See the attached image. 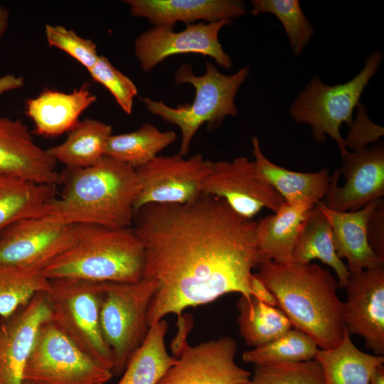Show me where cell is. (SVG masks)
<instances>
[{
  "label": "cell",
  "instance_id": "cell-1",
  "mask_svg": "<svg viewBox=\"0 0 384 384\" xmlns=\"http://www.w3.org/2000/svg\"><path fill=\"white\" fill-rule=\"evenodd\" d=\"M256 223L205 194L184 204L151 203L136 211L132 228L144 247L143 278L155 284L149 326L229 293L250 297L252 271L265 261Z\"/></svg>",
  "mask_w": 384,
  "mask_h": 384
},
{
  "label": "cell",
  "instance_id": "cell-2",
  "mask_svg": "<svg viewBox=\"0 0 384 384\" xmlns=\"http://www.w3.org/2000/svg\"><path fill=\"white\" fill-rule=\"evenodd\" d=\"M255 273L274 294L277 307L293 328L309 336L320 349L341 341L346 331L338 280L316 263L280 264L265 260Z\"/></svg>",
  "mask_w": 384,
  "mask_h": 384
},
{
  "label": "cell",
  "instance_id": "cell-3",
  "mask_svg": "<svg viewBox=\"0 0 384 384\" xmlns=\"http://www.w3.org/2000/svg\"><path fill=\"white\" fill-rule=\"evenodd\" d=\"M60 198L47 206L46 215L65 223L131 228L139 186L131 166L108 156L83 169H66Z\"/></svg>",
  "mask_w": 384,
  "mask_h": 384
},
{
  "label": "cell",
  "instance_id": "cell-4",
  "mask_svg": "<svg viewBox=\"0 0 384 384\" xmlns=\"http://www.w3.org/2000/svg\"><path fill=\"white\" fill-rule=\"evenodd\" d=\"M73 245L43 270L48 279L135 282L143 278L145 251L133 228L75 224Z\"/></svg>",
  "mask_w": 384,
  "mask_h": 384
},
{
  "label": "cell",
  "instance_id": "cell-5",
  "mask_svg": "<svg viewBox=\"0 0 384 384\" xmlns=\"http://www.w3.org/2000/svg\"><path fill=\"white\" fill-rule=\"evenodd\" d=\"M206 69L203 75L197 76L189 64H183L175 73L176 84L188 83L194 87L196 94L191 104L178 105L174 108L162 101L141 98L150 113L180 129L182 138L178 154L184 157L202 124L206 123L208 129H215L228 116L238 115L235 97L250 73L246 65L232 75H225L209 61L206 63Z\"/></svg>",
  "mask_w": 384,
  "mask_h": 384
},
{
  "label": "cell",
  "instance_id": "cell-6",
  "mask_svg": "<svg viewBox=\"0 0 384 384\" xmlns=\"http://www.w3.org/2000/svg\"><path fill=\"white\" fill-rule=\"evenodd\" d=\"M383 59L380 51L372 52L359 73L343 84L328 85L319 76L311 78L289 107L292 118L299 124L310 125L318 142L330 137L337 143L341 156L343 155L348 150L340 133L341 125L346 123L350 127L353 122V112Z\"/></svg>",
  "mask_w": 384,
  "mask_h": 384
},
{
  "label": "cell",
  "instance_id": "cell-7",
  "mask_svg": "<svg viewBox=\"0 0 384 384\" xmlns=\"http://www.w3.org/2000/svg\"><path fill=\"white\" fill-rule=\"evenodd\" d=\"M50 282L46 296L50 321L83 352L112 372L114 358L100 321L104 282L75 278H57Z\"/></svg>",
  "mask_w": 384,
  "mask_h": 384
},
{
  "label": "cell",
  "instance_id": "cell-8",
  "mask_svg": "<svg viewBox=\"0 0 384 384\" xmlns=\"http://www.w3.org/2000/svg\"><path fill=\"white\" fill-rule=\"evenodd\" d=\"M154 291V283L145 278L135 282H104L100 321L114 358L112 375L123 373L148 333V310Z\"/></svg>",
  "mask_w": 384,
  "mask_h": 384
},
{
  "label": "cell",
  "instance_id": "cell-9",
  "mask_svg": "<svg viewBox=\"0 0 384 384\" xmlns=\"http://www.w3.org/2000/svg\"><path fill=\"white\" fill-rule=\"evenodd\" d=\"M112 376L50 320L37 333L23 380L33 384H106Z\"/></svg>",
  "mask_w": 384,
  "mask_h": 384
},
{
  "label": "cell",
  "instance_id": "cell-10",
  "mask_svg": "<svg viewBox=\"0 0 384 384\" xmlns=\"http://www.w3.org/2000/svg\"><path fill=\"white\" fill-rule=\"evenodd\" d=\"M213 161L201 154L185 158L180 154L157 156L136 171L139 193L134 213L151 203L184 204L202 195L203 181Z\"/></svg>",
  "mask_w": 384,
  "mask_h": 384
},
{
  "label": "cell",
  "instance_id": "cell-11",
  "mask_svg": "<svg viewBox=\"0 0 384 384\" xmlns=\"http://www.w3.org/2000/svg\"><path fill=\"white\" fill-rule=\"evenodd\" d=\"M230 23L231 19L226 18L208 23L188 24L180 31H174L171 26H154L135 39L134 52L139 66L148 73L168 57L194 53L209 56L220 67L229 69L233 62L223 50L218 33Z\"/></svg>",
  "mask_w": 384,
  "mask_h": 384
},
{
  "label": "cell",
  "instance_id": "cell-12",
  "mask_svg": "<svg viewBox=\"0 0 384 384\" xmlns=\"http://www.w3.org/2000/svg\"><path fill=\"white\" fill-rule=\"evenodd\" d=\"M202 194L224 200L238 215L253 219L263 208L276 213L285 202L245 156L213 161Z\"/></svg>",
  "mask_w": 384,
  "mask_h": 384
},
{
  "label": "cell",
  "instance_id": "cell-13",
  "mask_svg": "<svg viewBox=\"0 0 384 384\" xmlns=\"http://www.w3.org/2000/svg\"><path fill=\"white\" fill-rule=\"evenodd\" d=\"M75 225L44 215L18 220L0 233V264L43 268L75 241Z\"/></svg>",
  "mask_w": 384,
  "mask_h": 384
},
{
  "label": "cell",
  "instance_id": "cell-14",
  "mask_svg": "<svg viewBox=\"0 0 384 384\" xmlns=\"http://www.w3.org/2000/svg\"><path fill=\"white\" fill-rule=\"evenodd\" d=\"M342 166L331 175L324 204L337 211H353L384 196V145L381 142L341 156Z\"/></svg>",
  "mask_w": 384,
  "mask_h": 384
},
{
  "label": "cell",
  "instance_id": "cell-15",
  "mask_svg": "<svg viewBox=\"0 0 384 384\" xmlns=\"http://www.w3.org/2000/svg\"><path fill=\"white\" fill-rule=\"evenodd\" d=\"M236 353L228 336L187 344L157 384H250L252 374L236 363Z\"/></svg>",
  "mask_w": 384,
  "mask_h": 384
},
{
  "label": "cell",
  "instance_id": "cell-16",
  "mask_svg": "<svg viewBox=\"0 0 384 384\" xmlns=\"http://www.w3.org/2000/svg\"><path fill=\"white\" fill-rule=\"evenodd\" d=\"M346 331L361 336L373 354H384V265L350 273L344 287Z\"/></svg>",
  "mask_w": 384,
  "mask_h": 384
},
{
  "label": "cell",
  "instance_id": "cell-17",
  "mask_svg": "<svg viewBox=\"0 0 384 384\" xmlns=\"http://www.w3.org/2000/svg\"><path fill=\"white\" fill-rule=\"evenodd\" d=\"M50 320L46 292L7 318L0 317V384H23L26 364L40 327Z\"/></svg>",
  "mask_w": 384,
  "mask_h": 384
},
{
  "label": "cell",
  "instance_id": "cell-18",
  "mask_svg": "<svg viewBox=\"0 0 384 384\" xmlns=\"http://www.w3.org/2000/svg\"><path fill=\"white\" fill-rule=\"evenodd\" d=\"M56 163L21 119L0 117V174L56 186L62 183Z\"/></svg>",
  "mask_w": 384,
  "mask_h": 384
},
{
  "label": "cell",
  "instance_id": "cell-19",
  "mask_svg": "<svg viewBox=\"0 0 384 384\" xmlns=\"http://www.w3.org/2000/svg\"><path fill=\"white\" fill-rule=\"evenodd\" d=\"M134 17L146 18L154 26H174L178 21L186 25L196 21L215 22L245 14L240 0H125Z\"/></svg>",
  "mask_w": 384,
  "mask_h": 384
},
{
  "label": "cell",
  "instance_id": "cell-20",
  "mask_svg": "<svg viewBox=\"0 0 384 384\" xmlns=\"http://www.w3.org/2000/svg\"><path fill=\"white\" fill-rule=\"evenodd\" d=\"M383 200L353 211L334 210L322 201L316 204L329 221L336 253L341 260H346L350 273L384 265V259L371 249L366 235L368 217Z\"/></svg>",
  "mask_w": 384,
  "mask_h": 384
},
{
  "label": "cell",
  "instance_id": "cell-21",
  "mask_svg": "<svg viewBox=\"0 0 384 384\" xmlns=\"http://www.w3.org/2000/svg\"><path fill=\"white\" fill-rule=\"evenodd\" d=\"M96 99L86 84L69 93L46 89L26 100V114L33 121L37 134L57 137L68 132Z\"/></svg>",
  "mask_w": 384,
  "mask_h": 384
},
{
  "label": "cell",
  "instance_id": "cell-22",
  "mask_svg": "<svg viewBox=\"0 0 384 384\" xmlns=\"http://www.w3.org/2000/svg\"><path fill=\"white\" fill-rule=\"evenodd\" d=\"M252 145L257 169L285 202L315 206L325 198L331 178L327 169L312 173L291 171L276 165L264 155L257 137H252Z\"/></svg>",
  "mask_w": 384,
  "mask_h": 384
},
{
  "label": "cell",
  "instance_id": "cell-23",
  "mask_svg": "<svg viewBox=\"0 0 384 384\" xmlns=\"http://www.w3.org/2000/svg\"><path fill=\"white\" fill-rule=\"evenodd\" d=\"M314 206L305 202H284L278 211L257 220L256 238L265 260L280 264L292 262V252L299 229Z\"/></svg>",
  "mask_w": 384,
  "mask_h": 384
},
{
  "label": "cell",
  "instance_id": "cell-24",
  "mask_svg": "<svg viewBox=\"0 0 384 384\" xmlns=\"http://www.w3.org/2000/svg\"><path fill=\"white\" fill-rule=\"evenodd\" d=\"M314 260L331 267L338 286L345 287L350 272L336 253L329 221L316 205L308 212L301 225L292 255V262L297 264H307Z\"/></svg>",
  "mask_w": 384,
  "mask_h": 384
},
{
  "label": "cell",
  "instance_id": "cell-25",
  "mask_svg": "<svg viewBox=\"0 0 384 384\" xmlns=\"http://www.w3.org/2000/svg\"><path fill=\"white\" fill-rule=\"evenodd\" d=\"M325 384H370L375 368L384 363V356L365 353L351 341L347 331L336 346L319 350Z\"/></svg>",
  "mask_w": 384,
  "mask_h": 384
},
{
  "label": "cell",
  "instance_id": "cell-26",
  "mask_svg": "<svg viewBox=\"0 0 384 384\" xmlns=\"http://www.w3.org/2000/svg\"><path fill=\"white\" fill-rule=\"evenodd\" d=\"M55 197V186L0 174V233L18 220L46 215Z\"/></svg>",
  "mask_w": 384,
  "mask_h": 384
},
{
  "label": "cell",
  "instance_id": "cell-27",
  "mask_svg": "<svg viewBox=\"0 0 384 384\" xmlns=\"http://www.w3.org/2000/svg\"><path fill=\"white\" fill-rule=\"evenodd\" d=\"M112 134V127L99 120L78 121L68 132L66 139L47 149L66 169H83L98 162L105 156V148Z\"/></svg>",
  "mask_w": 384,
  "mask_h": 384
},
{
  "label": "cell",
  "instance_id": "cell-28",
  "mask_svg": "<svg viewBox=\"0 0 384 384\" xmlns=\"http://www.w3.org/2000/svg\"><path fill=\"white\" fill-rule=\"evenodd\" d=\"M168 323L164 319L149 327L139 347L130 357L117 384H157L177 358L165 344Z\"/></svg>",
  "mask_w": 384,
  "mask_h": 384
},
{
  "label": "cell",
  "instance_id": "cell-29",
  "mask_svg": "<svg viewBox=\"0 0 384 384\" xmlns=\"http://www.w3.org/2000/svg\"><path fill=\"white\" fill-rule=\"evenodd\" d=\"M171 130L162 132L155 126L145 123L137 130L112 134L106 144L105 155L131 166L142 167L176 139Z\"/></svg>",
  "mask_w": 384,
  "mask_h": 384
},
{
  "label": "cell",
  "instance_id": "cell-30",
  "mask_svg": "<svg viewBox=\"0 0 384 384\" xmlns=\"http://www.w3.org/2000/svg\"><path fill=\"white\" fill-rule=\"evenodd\" d=\"M237 308L240 334L245 343L252 348L267 343L293 328L281 309L253 296L247 298L240 295Z\"/></svg>",
  "mask_w": 384,
  "mask_h": 384
},
{
  "label": "cell",
  "instance_id": "cell-31",
  "mask_svg": "<svg viewBox=\"0 0 384 384\" xmlns=\"http://www.w3.org/2000/svg\"><path fill=\"white\" fill-rule=\"evenodd\" d=\"M50 287V279L42 269L0 264V317L11 316Z\"/></svg>",
  "mask_w": 384,
  "mask_h": 384
},
{
  "label": "cell",
  "instance_id": "cell-32",
  "mask_svg": "<svg viewBox=\"0 0 384 384\" xmlns=\"http://www.w3.org/2000/svg\"><path fill=\"white\" fill-rule=\"evenodd\" d=\"M319 350L309 336L292 328L267 343L245 351L242 359L255 366L302 362L315 359Z\"/></svg>",
  "mask_w": 384,
  "mask_h": 384
},
{
  "label": "cell",
  "instance_id": "cell-33",
  "mask_svg": "<svg viewBox=\"0 0 384 384\" xmlns=\"http://www.w3.org/2000/svg\"><path fill=\"white\" fill-rule=\"evenodd\" d=\"M252 14H272L281 22L292 53L300 55L314 33L298 0H252Z\"/></svg>",
  "mask_w": 384,
  "mask_h": 384
},
{
  "label": "cell",
  "instance_id": "cell-34",
  "mask_svg": "<svg viewBox=\"0 0 384 384\" xmlns=\"http://www.w3.org/2000/svg\"><path fill=\"white\" fill-rule=\"evenodd\" d=\"M250 384H325L319 362L313 360L256 366Z\"/></svg>",
  "mask_w": 384,
  "mask_h": 384
},
{
  "label": "cell",
  "instance_id": "cell-35",
  "mask_svg": "<svg viewBox=\"0 0 384 384\" xmlns=\"http://www.w3.org/2000/svg\"><path fill=\"white\" fill-rule=\"evenodd\" d=\"M88 72L93 80L110 92L121 109L127 114H131L134 99L138 93L133 81L115 68L103 55H100L97 63Z\"/></svg>",
  "mask_w": 384,
  "mask_h": 384
},
{
  "label": "cell",
  "instance_id": "cell-36",
  "mask_svg": "<svg viewBox=\"0 0 384 384\" xmlns=\"http://www.w3.org/2000/svg\"><path fill=\"white\" fill-rule=\"evenodd\" d=\"M45 34L50 46L56 47L82 64L87 70L97 63L100 55L96 44L78 36L63 26L46 25Z\"/></svg>",
  "mask_w": 384,
  "mask_h": 384
},
{
  "label": "cell",
  "instance_id": "cell-37",
  "mask_svg": "<svg viewBox=\"0 0 384 384\" xmlns=\"http://www.w3.org/2000/svg\"><path fill=\"white\" fill-rule=\"evenodd\" d=\"M358 107L356 120L349 127L347 138L345 139L346 149L351 151L377 142L383 135V127L373 123L368 118L365 107L361 103Z\"/></svg>",
  "mask_w": 384,
  "mask_h": 384
},
{
  "label": "cell",
  "instance_id": "cell-38",
  "mask_svg": "<svg viewBox=\"0 0 384 384\" xmlns=\"http://www.w3.org/2000/svg\"><path fill=\"white\" fill-rule=\"evenodd\" d=\"M366 235L371 249L384 259V201L383 200L368 217Z\"/></svg>",
  "mask_w": 384,
  "mask_h": 384
},
{
  "label": "cell",
  "instance_id": "cell-39",
  "mask_svg": "<svg viewBox=\"0 0 384 384\" xmlns=\"http://www.w3.org/2000/svg\"><path fill=\"white\" fill-rule=\"evenodd\" d=\"M178 331L177 336L173 340L171 346L173 356L178 358L183 349L188 344L186 337L189 330L193 325L191 317H184L183 315L178 317Z\"/></svg>",
  "mask_w": 384,
  "mask_h": 384
},
{
  "label": "cell",
  "instance_id": "cell-40",
  "mask_svg": "<svg viewBox=\"0 0 384 384\" xmlns=\"http://www.w3.org/2000/svg\"><path fill=\"white\" fill-rule=\"evenodd\" d=\"M250 289L252 296L267 304L277 307V301L274 294L256 277L255 273L250 278Z\"/></svg>",
  "mask_w": 384,
  "mask_h": 384
},
{
  "label": "cell",
  "instance_id": "cell-41",
  "mask_svg": "<svg viewBox=\"0 0 384 384\" xmlns=\"http://www.w3.org/2000/svg\"><path fill=\"white\" fill-rule=\"evenodd\" d=\"M23 84L24 80L21 76L12 74L3 75L0 77V95L9 91L20 89Z\"/></svg>",
  "mask_w": 384,
  "mask_h": 384
},
{
  "label": "cell",
  "instance_id": "cell-42",
  "mask_svg": "<svg viewBox=\"0 0 384 384\" xmlns=\"http://www.w3.org/2000/svg\"><path fill=\"white\" fill-rule=\"evenodd\" d=\"M9 22V12L6 8L0 4V39L6 33Z\"/></svg>",
  "mask_w": 384,
  "mask_h": 384
},
{
  "label": "cell",
  "instance_id": "cell-43",
  "mask_svg": "<svg viewBox=\"0 0 384 384\" xmlns=\"http://www.w3.org/2000/svg\"><path fill=\"white\" fill-rule=\"evenodd\" d=\"M370 384H384V365L378 366L372 374Z\"/></svg>",
  "mask_w": 384,
  "mask_h": 384
},
{
  "label": "cell",
  "instance_id": "cell-44",
  "mask_svg": "<svg viewBox=\"0 0 384 384\" xmlns=\"http://www.w3.org/2000/svg\"><path fill=\"white\" fill-rule=\"evenodd\" d=\"M23 384H33V383H31L30 382H28V381H26V380H23Z\"/></svg>",
  "mask_w": 384,
  "mask_h": 384
}]
</instances>
